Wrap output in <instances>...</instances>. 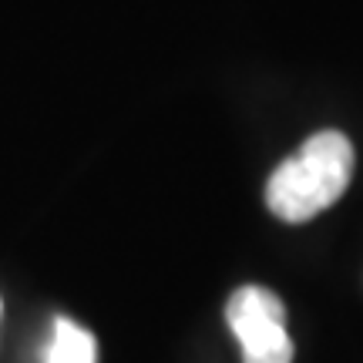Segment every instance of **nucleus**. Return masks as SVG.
<instances>
[{
	"instance_id": "1",
	"label": "nucleus",
	"mask_w": 363,
	"mask_h": 363,
	"mask_svg": "<svg viewBox=\"0 0 363 363\" xmlns=\"http://www.w3.org/2000/svg\"><path fill=\"white\" fill-rule=\"evenodd\" d=\"M353 145L343 131H316L266 182V206L283 222H310L347 192Z\"/></svg>"
},
{
	"instance_id": "2",
	"label": "nucleus",
	"mask_w": 363,
	"mask_h": 363,
	"mask_svg": "<svg viewBox=\"0 0 363 363\" xmlns=\"http://www.w3.org/2000/svg\"><path fill=\"white\" fill-rule=\"evenodd\" d=\"M225 320L242 347V363H293L283 299L266 286H239L225 303Z\"/></svg>"
},
{
	"instance_id": "3",
	"label": "nucleus",
	"mask_w": 363,
	"mask_h": 363,
	"mask_svg": "<svg viewBox=\"0 0 363 363\" xmlns=\"http://www.w3.org/2000/svg\"><path fill=\"white\" fill-rule=\"evenodd\" d=\"M98 350H94V337H91L84 326L71 323V320H54V333H51V347L44 363H94Z\"/></svg>"
},
{
	"instance_id": "4",
	"label": "nucleus",
	"mask_w": 363,
	"mask_h": 363,
	"mask_svg": "<svg viewBox=\"0 0 363 363\" xmlns=\"http://www.w3.org/2000/svg\"><path fill=\"white\" fill-rule=\"evenodd\" d=\"M0 310H4V303H0Z\"/></svg>"
}]
</instances>
